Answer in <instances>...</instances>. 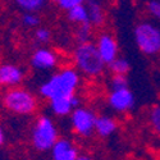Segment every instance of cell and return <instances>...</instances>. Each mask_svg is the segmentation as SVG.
I'll list each match as a JSON object with an SVG mask.
<instances>
[{"mask_svg": "<svg viewBox=\"0 0 160 160\" xmlns=\"http://www.w3.org/2000/svg\"><path fill=\"white\" fill-rule=\"evenodd\" d=\"M135 41L140 51L145 55L154 57L160 54V26L151 21L140 22L135 30Z\"/></svg>", "mask_w": 160, "mask_h": 160, "instance_id": "3", "label": "cell"}, {"mask_svg": "<svg viewBox=\"0 0 160 160\" xmlns=\"http://www.w3.org/2000/svg\"><path fill=\"white\" fill-rule=\"evenodd\" d=\"M59 140L58 128L48 115H41L31 131V142L37 151H49Z\"/></svg>", "mask_w": 160, "mask_h": 160, "instance_id": "4", "label": "cell"}, {"mask_svg": "<svg viewBox=\"0 0 160 160\" xmlns=\"http://www.w3.org/2000/svg\"><path fill=\"white\" fill-rule=\"evenodd\" d=\"M108 102L117 113H127L135 106V96L129 88L112 90L108 96Z\"/></svg>", "mask_w": 160, "mask_h": 160, "instance_id": "7", "label": "cell"}, {"mask_svg": "<svg viewBox=\"0 0 160 160\" xmlns=\"http://www.w3.org/2000/svg\"><path fill=\"white\" fill-rule=\"evenodd\" d=\"M35 38L36 41L40 42V44H46L50 41L51 38V33L48 28H44V27H40L35 31Z\"/></svg>", "mask_w": 160, "mask_h": 160, "instance_id": "22", "label": "cell"}, {"mask_svg": "<svg viewBox=\"0 0 160 160\" xmlns=\"http://www.w3.org/2000/svg\"><path fill=\"white\" fill-rule=\"evenodd\" d=\"M83 3H85L83 0H58V2H57L58 7L62 10H65V12H69L73 8L78 7L79 4H83Z\"/></svg>", "mask_w": 160, "mask_h": 160, "instance_id": "23", "label": "cell"}, {"mask_svg": "<svg viewBox=\"0 0 160 160\" xmlns=\"http://www.w3.org/2000/svg\"><path fill=\"white\" fill-rule=\"evenodd\" d=\"M87 12H88V19L91 26H96L100 27L105 23V12L100 2H95V0H88L86 2Z\"/></svg>", "mask_w": 160, "mask_h": 160, "instance_id": "13", "label": "cell"}, {"mask_svg": "<svg viewBox=\"0 0 160 160\" xmlns=\"http://www.w3.org/2000/svg\"><path fill=\"white\" fill-rule=\"evenodd\" d=\"M108 67L113 76H127V73L131 71V64L128 59L123 57H118L115 60L108 64Z\"/></svg>", "mask_w": 160, "mask_h": 160, "instance_id": "17", "label": "cell"}, {"mask_svg": "<svg viewBox=\"0 0 160 160\" xmlns=\"http://www.w3.org/2000/svg\"><path fill=\"white\" fill-rule=\"evenodd\" d=\"M90 37H91V24L78 26V28L76 31V38H77L78 44L90 42Z\"/></svg>", "mask_w": 160, "mask_h": 160, "instance_id": "18", "label": "cell"}, {"mask_svg": "<svg viewBox=\"0 0 160 160\" xmlns=\"http://www.w3.org/2000/svg\"><path fill=\"white\" fill-rule=\"evenodd\" d=\"M24 73L21 67L16 64H0V86L17 87L23 81Z\"/></svg>", "mask_w": 160, "mask_h": 160, "instance_id": "10", "label": "cell"}, {"mask_svg": "<svg viewBox=\"0 0 160 160\" xmlns=\"http://www.w3.org/2000/svg\"><path fill=\"white\" fill-rule=\"evenodd\" d=\"M73 98V96H72ZM72 98H62V99H55L50 101V109L58 117H65L72 114V112L76 109Z\"/></svg>", "mask_w": 160, "mask_h": 160, "instance_id": "14", "label": "cell"}, {"mask_svg": "<svg viewBox=\"0 0 160 160\" xmlns=\"http://www.w3.org/2000/svg\"><path fill=\"white\" fill-rule=\"evenodd\" d=\"M78 156L77 148L68 138H59L51 149L52 160H77Z\"/></svg>", "mask_w": 160, "mask_h": 160, "instance_id": "11", "label": "cell"}, {"mask_svg": "<svg viewBox=\"0 0 160 160\" xmlns=\"http://www.w3.org/2000/svg\"><path fill=\"white\" fill-rule=\"evenodd\" d=\"M77 160H94V159H92L91 156H88V155H79Z\"/></svg>", "mask_w": 160, "mask_h": 160, "instance_id": "26", "label": "cell"}, {"mask_svg": "<svg viewBox=\"0 0 160 160\" xmlns=\"http://www.w3.org/2000/svg\"><path fill=\"white\" fill-rule=\"evenodd\" d=\"M4 106L19 115H28L36 112L37 109V99L32 92L22 87H13L8 90L3 96Z\"/></svg>", "mask_w": 160, "mask_h": 160, "instance_id": "5", "label": "cell"}, {"mask_svg": "<svg viewBox=\"0 0 160 160\" xmlns=\"http://www.w3.org/2000/svg\"><path fill=\"white\" fill-rule=\"evenodd\" d=\"M117 121L109 115H99L95 122V132L100 137H109L117 131Z\"/></svg>", "mask_w": 160, "mask_h": 160, "instance_id": "12", "label": "cell"}, {"mask_svg": "<svg viewBox=\"0 0 160 160\" xmlns=\"http://www.w3.org/2000/svg\"><path fill=\"white\" fill-rule=\"evenodd\" d=\"M96 115L88 108L79 106L71 114V124L73 131L82 137H90L95 132Z\"/></svg>", "mask_w": 160, "mask_h": 160, "instance_id": "6", "label": "cell"}, {"mask_svg": "<svg viewBox=\"0 0 160 160\" xmlns=\"http://www.w3.org/2000/svg\"><path fill=\"white\" fill-rule=\"evenodd\" d=\"M21 21H22V24L26 26V27H37L40 24L38 14H33V13H23Z\"/></svg>", "mask_w": 160, "mask_h": 160, "instance_id": "20", "label": "cell"}, {"mask_svg": "<svg viewBox=\"0 0 160 160\" xmlns=\"http://www.w3.org/2000/svg\"><path fill=\"white\" fill-rule=\"evenodd\" d=\"M146 8L155 19L160 21V0H150L146 4Z\"/></svg>", "mask_w": 160, "mask_h": 160, "instance_id": "24", "label": "cell"}, {"mask_svg": "<svg viewBox=\"0 0 160 160\" xmlns=\"http://www.w3.org/2000/svg\"><path fill=\"white\" fill-rule=\"evenodd\" d=\"M4 142H5V133H4L3 128L0 127V146L4 145Z\"/></svg>", "mask_w": 160, "mask_h": 160, "instance_id": "25", "label": "cell"}, {"mask_svg": "<svg viewBox=\"0 0 160 160\" xmlns=\"http://www.w3.org/2000/svg\"><path fill=\"white\" fill-rule=\"evenodd\" d=\"M16 4L24 13H33V14H37L40 10L46 7L48 3L45 0H17Z\"/></svg>", "mask_w": 160, "mask_h": 160, "instance_id": "16", "label": "cell"}, {"mask_svg": "<svg viewBox=\"0 0 160 160\" xmlns=\"http://www.w3.org/2000/svg\"><path fill=\"white\" fill-rule=\"evenodd\" d=\"M67 17L68 21L72 23H76L78 26L82 24H90V19H88V12H87V7H86V2L83 4H79L78 7L73 8L72 10L67 12Z\"/></svg>", "mask_w": 160, "mask_h": 160, "instance_id": "15", "label": "cell"}, {"mask_svg": "<svg viewBox=\"0 0 160 160\" xmlns=\"http://www.w3.org/2000/svg\"><path fill=\"white\" fill-rule=\"evenodd\" d=\"M58 64V55L49 48H38L31 57V65L38 71H50Z\"/></svg>", "mask_w": 160, "mask_h": 160, "instance_id": "9", "label": "cell"}, {"mask_svg": "<svg viewBox=\"0 0 160 160\" xmlns=\"http://www.w3.org/2000/svg\"><path fill=\"white\" fill-rule=\"evenodd\" d=\"M112 90H123L128 88V78L127 76H113L110 81Z\"/></svg>", "mask_w": 160, "mask_h": 160, "instance_id": "21", "label": "cell"}, {"mask_svg": "<svg viewBox=\"0 0 160 160\" xmlns=\"http://www.w3.org/2000/svg\"><path fill=\"white\" fill-rule=\"evenodd\" d=\"M149 121H150L152 129L158 133V135H160V105H155L150 110Z\"/></svg>", "mask_w": 160, "mask_h": 160, "instance_id": "19", "label": "cell"}, {"mask_svg": "<svg viewBox=\"0 0 160 160\" xmlns=\"http://www.w3.org/2000/svg\"><path fill=\"white\" fill-rule=\"evenodd\" d=\"M96 48L101 59L106 65L118 58V52H119L118 42L114 38V36L110 33H106V32L100 33L96 41Z\"/></svg>", "mask_w": 160, "mask_h": 160, "instance_id": "8", "label": "cell"}, {"mask_svg": "<svg viewBox=\"0 0 160 160\" xmlns=\"http://www.w3.org/2000/svg\"><path fill=\"white\" fill-rule=\"evenodd\" d=\"M79 72L73 68H64L60 72L52 74L48 81L40 86L38 91L42 98L49 101L72 98L76 95V91L79 86Z\"/></svg>", "mask_w": 160, "mask_h": 160, "instance_id": "1", "label": "cell"}, {"mask_svg": "<svg viewBox=\"0 0 160 160\" xmlns=\"http://www.w3.org/2000/svg\"><path fill=\"white\" fill-rule=\"evenodd\" d=\"M73 59L77 71L88 77H98L105 69V63L101 59L96 44H78L73 51Z\"/></svg>", "mask_w": 160, "mask_h": 160, "instance_id": "2", "label": "cell"}]
</instances>
